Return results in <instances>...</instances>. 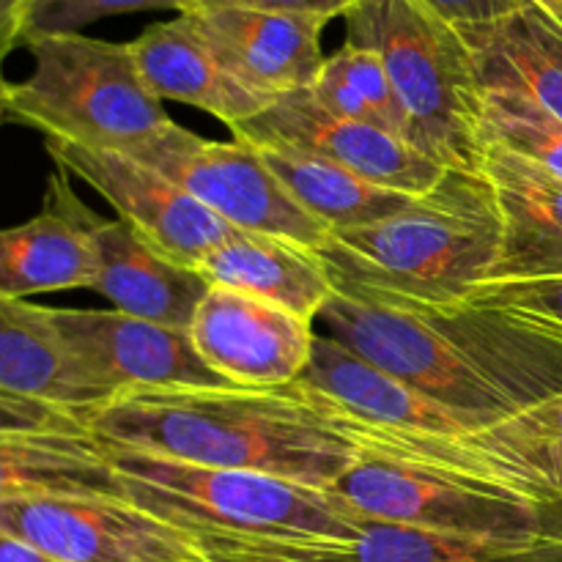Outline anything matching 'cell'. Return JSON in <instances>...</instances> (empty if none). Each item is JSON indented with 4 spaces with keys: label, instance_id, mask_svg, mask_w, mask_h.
Returning a JSON list of instances; mask_svg holds the SVG:
<instances>
[{
    "label": "cell",
    "instance_id": "obj_32",
    "mask_svg": "<svg viewBox=\"0 0 562 562\" xmlns=\"http://www.w3.org/2000/svg\"><path fill=\"white\" fill-rule=\"evenodd\" d=\"M25 3L27 0H0V91L5 88L3 64L11 53L22 44L25 31Z\"/></svg>",
    "mask_w": 562,
    "mask_h": 562
},
{
    "label": "cell",
    "instance_id": "obj_12",
    "mask_svg": "<svg viewBox=\"0 0 562 562\" xmlns=\"http://www.w3.org/2000/svg\"><path fill=\"white\" fill-rule=\"evenodd\" d=\"M49 324L108 398L132 390L236 387L203 362L187 329L121 311L47 307Z\"/></svg>",
    "mask_w": 562,
    "mask_h": 562
},
{
    "label": "cell",
    "instance_id": "obj_18",
    "mask_svg": "<svg viewBox=\"0 0 562 562\" xmlns=\"http://www.w3.org/2000/svg\"><path fill=\"white\" fill-rule=\"evenodd\" d=\"M93 247L91 291L113 302L115 311L190 333L198 305L212 289L195 267L165 256L124 220H102L93 231Z\"/></svg>",
    "mask_w": 562,
    "mask_h": 562
},
{
    "label": "cell",
    "instance_id": "obj_22",
    "mask_svg": "<svg viewBox=\"0 0 562 562\" xmlns=\"http://www.w3.org/2000/svg\"><path fill=\"white\" fill-rule=\"evenodd\" d=\"M0 393L86 412L108 401L49 324L47 307L0 296Z\"/></svg>",
    "mask_w": 562,
    "mask_h": 562
},
{
    "label": "cell",
    "instance_id": "obj_7",
    "mask_svg": "<svg viewBox=\"0 0 562 562\" xmlns=\"http://www.w3.org/2000/svg\"><path fill=\"white\" fill-rule=\"evenodd\" d=\"M126 154L168 176L236 231L280 236L313 250H322L333 234L289 195L258 148L245 140H206L170 121Z\"/></svg>",
    "mask_w": 562,
    "mask_h": 562
},
{
    "label": "cell",
    "instance_id": "obj_9",
    "mask_svg": "<svg viewBox=\"0 0 562 562\" xmlns=\"http://www.w3.org/2000/svg\"><path fill=\"white\" fill-rule=\"evenodd\" d=\"M0 530L55 562H203L195 536L108 494L0 503Z\"/></svg>",
    "mask_w": 562,
    "mask_h": 562
},
{
    "label": "cell",
    "instance_id": "obj_30",
    "mask_svg": "<svg viewBox=\"0 0 562 562\" xmlns=\"http://www.w3.org/2000/svg\"><path fill=\"white\" fill-rule=\"evenodd\" d=\"M355 0H195V11L209 9H261V11H291V14L322 16L333 22L344 16Z\"/></svg>",
    "mask_w": 562,
    "mask_h": 562
},
{
    "label": "cell",
    "instance_id": "obj_11",
    "mask_svg": "<svg viewBox=\"0 0 562 562\" xmlns=\"http://www.w3.org/2000/svg\"><path fill=\"white\" fill-rule=\"evenodd\" d=\"M231 135L250 146L316 154L373 184L406 195H423L450 170L382 126L329 113L311 88L283 93L267 110L234 126Z\"/></svg>",
    "mask_w": 562,
    "mask_h": 562
},
{
    "label": "cell",
    "instance_id": "obj_17",
    "mask_svg": "<svg viewBox=\"0 0 562 562\" xmlns=\"http://www.w3.org/2000/svg\"><path fill=\"white\" fill-rule=\"evenodd\" d=\"M475 170L499 212V252L486 283L562 278V181L494 143H481Z\"/></svg>",
    "mask_w": 562,
    "mask_h": 562
},
{
    "label": "cell",
    "instance_id": "obj_35",
    "mask_svg": "<svg viewBox=\"0 0 562 562\" xmlns=\"http://www.w3.org/2000/svg\"><path fill=\"white\" fill-rule=\"evenodd\" d=\"M541 536L552 538V541L558 543V547L562 549V505H560V508L547 510V514H543V530H541Z\"/></svg>",
    "mask_w": 562,
    "mask_h": 562
},
{
    "label": "cell",
    "instance_id": "obj_14",
    "mask_svg": "<svg viewBox=\"0 0 562 562\" xmlns=\"http://www.w3.org/2000/svg\"><path fill=\"white\" fill-rule=\"evenodd\" d=\"M190 338L209 368L236 387L269 390L300 382L313 355V322L212 285L198 305Z\"/></svg>",
    "mask_w": 562,
    "mask_h": 562
},
{
    "label": "cell",
    "instance_id": "obj_8",
    "mask_svg": "<svg viewBox=\"0 0 562 562\" xmlns=\"http://www.w3.org/2000/svg\"><path fill=\"white\" fill-rule=\"evenodd\" d=\"M333 492L362 519L477 538H538L543 510L510 494L362 456Z\"/></svg>",
    "mask_w": 562,
    "mask_h": 562
},
{
    "label": "cell",
    "instance_id": "obj_15",
    "mask_svg": "<svg viewBox=\"0 0 562 562\" xmlns=\"http://www.w3.org/2000/svg\"><path fill=\"white\" fill-rule=\"evenodd\" d=\"M192 25L231 77L267 99L316 82L324 55L322 16L261 9L192 11Z\"/></svg>",
    "mask_w": 562,
    "mask_h": 562
},
{
    "label": "cell",
    "instance_id": "obj_28",
    "mask_svg": "<svg viewBox=\"0 0 562 562\" xmlns=\"http://www.w3.org/2000/svg\"><path fill=\"white\" fill-rule=\"evenodd\" d=\"M467 302L508 313V316L562 340V278L525 280V283H483L472 291Z\"/></svg>",
    "mask_w": 562,
    "mask_h": 562
},
{
    "label": "cell",
    "instance_id": "obj_3",
    "mask_svg": "<svg viewBox=\"0 0 562 562\" xmlns=\"http://www.w3.org/2000/svg\"><path fill=\"white\" fill-rule=\"evenodd\" d=\"M104 450L121 481V497L190 536L344 541L362 521L333 488L159 459L108 442Z\"/></svg>",
    "mask_w": 562,
    "mask_h": 562
},
{
    "label": "cell",
    "instance_id": "obj_1",
    "mask_svg": "<svg viewBox=\"0 0 562 562\" xmlns=\"http://www.w3.org/2000/svg\"><path fill=\"white\" fill-rule=\"evenodd\" d=\"M115 448L333 488L360 459L302 382L285 387L132 390L80 412Z\"/></svg>",
    "mask_w": 562,
    "mask_h": 562
},
{
    "label": "cell",
    "instance_id": "obj_23",
    "mask_svg": "<svg viewBox=\"0 0 562 562\" xmlns=\"http://www.w3.org/2000/svg\"><path fill=\"white\" fill-rule=\"evenodd\" d=\"M49 494L121 497L102 439L91 431L0 428V503Z\"/></svg>",
    "mask_w": 562,
    "mask_h": 562
},
{
    "label": "cell",
    "instance_id": "obj_34",
    "mask_svg": "<svg viewBox=\"0 0 562 562\" xmlns=\"http://www.w3.org/2000/svg\"><path fill=\"white\" fill-rule=\"evenodd\" d=\"M538 415H541L543 426H547L549 442H552L554 459H558L560 475H562V395H558L554 401H549L547 406H541Z\"/></svg>",
    "mask_w": 562,
    "mask_h": 562
},
{
    "label": "cell",
    "instance_id": "obj_36",
    "mask_svg": "<svg viewBox=\"0 0 562 562\" xmlns=\"http://www.w3.org/2000/svg\"><path fill=\"white\" fill-rule=\"evenodd\" d=\"M532 3H536L538 9L547 11L554 22H560L562 25V0H532Z\"/></svg>",
    "mask_w": 562,
    "mask_h": 562
},
{
    "label": "cell",
    "instance_id": "obj_26",
    "mask_svg": "<svg viewBox=\"0 0 562 562\" xmlns=\"http://www.w3.org/2000/svg\"><path fill=\"white\" fill-rule=\"evenodd\" d=\"M137 11H176L192 14L195 0H27L22 47L33 38L82 33V27L104 16L137 14Z\"/></svg>",
    "mask_w": 562,
    "mask_h": 562
},
{
    "label": "cell",
    "instance_id": "obj_2",
    "mask_svg": "<svg viewBox=\"0 0 562 562\" xmlns=\"http://www.w3.org/2000/svg\"><path fill=\"white\" fill-rule=\"evenodd\" d=\"M322 258L335 285L387 305L450 307L492 278L499 252L494 190L477 170L450 168L401 212L333 231Z\"/></svg>",
    "mask_w": 562,
    "mask_h": 562
},
{
    "label": "cell",
    "instance_id": "obj_29",
    "mask_svg": "<svg viewBox=\"0 0 562 562\" xmlns=\"http://www.w3.org/2000/svg\"><path fill=\"white\" fill-rule=\"evenodd\" d=\"M0 428L25 431H88L80 412L0 393Z\"/></svg>",
    "mask_w": 562,
    "mask_h": 562
},
{
    "label": "cell",
    "instance_id": "obj_16",
    "mask_svg": "<svg viewBox=\"0 0 562 562\" xmlns=\"http://www.w3.org/2000/svg\"><path fill=\"white\" fill-rule=\"evenodd\" d=\"M102 217L77 198L71 176L47 179L36 217L0 231V296L27 300L53 291L91 289L97 278L93 231Z\"/></svg>",
    "mask_w": 562,
    "mask_h": 562
},
{
    "label": "cell",
    "instance_id": "obj_10",
    "mask_svg": "<svg viewBox=\"0 0 562 562\" xmlns=\"http://www.w3.org/2000/svg\"><path fill=\"white\" fill-rule=\"evenodd\" d=\"M203 562H562L552 538H477L362 519L333 538L195 536Z\"/></svg>",
    "mask_w": 562,
    "mask_h": 562
},
{
    "label": "cell",
    "instance_id": "obj_25",
    "mask_svg": "<svg viewBox=\"0 0 562 562\" xmlns=\"http://www.w3.org/2000/svg\"><path fill=\"white\" fill-rule=\"evenodd\" d=\"M481 143H494L562 181V121L514 91H486Z\"/></svg>",
    "mask_w": 562,
    "mask_h": 562
},
{
    "label": "cell",
    "instance_id": "obj_13",
    "mask_svg": "<svg viewBox=\"0 0 562 562\" xmlns=\"http://www.w3.org/2000/svg\"><path fill=\"white\" fill-rule=\"evenodd\" d=\"M44 146L55 168L86 181L115 209L119 220L173 261L198 267L234 231L168 176L130 154L64 140H44Z\"/></svg>",
    "mask_w": 562,
    "mask_h": 562
},
{
    "label": "cell",
    "instance_id": "obj_31",
    "mask_svg": "<svg viewBox=\"0 0 562 562\" xmlns=\"http://www.w3.org/2000/svg\"><path fill=\"white\" fill-rule=\"evenodd\" d=\"M434 14L448 20L456 27L488 25L494 20H503L510 11L519 9L525 0H423Z\"/></svg>",
    "mask_w": 562,
    "mask_h": 562
},
{
    "label": "cell",
    "instance_id": "obj_24",
    "mask_svg": "<svg viewBox=\"0 0 562 562\" xmlns=\"http://www.w3.org/2000/svg\"><path fill=\"white\" fill-rule=\"evenodd\" d=\"M256 148L289 195L329 231L376 223L406 209L417 198L373 184L316 154L294 151V148Z\"/></svg>",
    "mask_w": 562,
    "mask_h": 562
},
{
    "label": "cell",
    "instance_id": "obj_19",
    "mask_svg": "<svg viewBox=\"0 0 562 562\" xmlns=\"http://www.w3.org/2000/svg\"><path fill=\"white\" fill-rule=\"evenodd\" d=\"M126 44L143 80L159 102L173 99L190 104L220 119L228 130L245 124L274 102L245 88L225 71V66L214 58L209 44L192 25L190 14L154 22L135 42Z\"/></svg>",
    "mask_w": 562,
    "mask_h": 562
},
{
    "label": "cell",
    "instance_id": "obj_21",
    "mask_svg": "<svg viewBox=\"0 0 562 562\" xmlns=\"http://www.w3.org/2000/svg\"><path fill=\"white\" fill-rule=\"evenodd\" d=\"M486 91H514L562 121V25L532 0L488 25L459 27Z\"/></svg>",
    "mask_w": 562,
    "mask_h": 562
},
{
    "label": "cell",
    "instance_id": "obj_6",
    "mask_svg": "<svg viewBox=\"0 0 562 562\" xmlns=\"http://www.w3.org/2000/svg\"><path fill=\"white\" fill-rule=\"evenodd\" d=\"M318 318L327 324L329 338L448 409L486 423H514L530 415L477 373L415 311L366 300L335 285Z\"/></svg>",
    "mask_w": 562,
    "mask_h": 562
},
{
    "label": "cell",
    "instance_id": "obj_27",
    "mask_svg": "<svg viewBox=\"0 0 562 562\" xmlns=\"http://www.w3.org/2000/svg\"><path fill=\"white\" fill-rule=\"evenodd\" d=\"M327 64L355 88L357 97L366 104L371 124L382 126V130L393 132V135L404 137V140L409 143L406 113L404 108H401L398 93H395L393 82H390L387 71H384L376 53L344 42V47L335 49L333 55H327Z\"/></svg>",
    "mask_w": 562,
    "mask_h": 562
},
{
    "label": "cell",
    "instance_id": "obj_37",
    "mask_svg": "<svg viewBox=\"0 0 562 562\" xmlns=\"http://www.w3.org/2000/svg\"><path fill=\"white\" fill-rule=\"evenodd\" d=\"M5 91V88H3ZM3 91H0V124H3L5 121V104H3Z\"/></svg>",
    "mask_w": 562,
    "mask_h": 562
},
{
    "label": "cell",
    "instance_id": "obj_4",
    "mask_svg": "<svg viewBox=\"0 0 562 562\" xmlns=\"http://www.w3.org/2000/svg\"><path fill=\"white\" fill-rule=\"evenodd\" d=\"M346 44L379 55L409 124V143L442 168L475 170L486 88L459 27L423 0H355Z\"/></svg>",
    "mask_w": 562,
    "mask_h": 562
},
{
    "label": "cell",
    "instance_id": "obj_20",
    "mask_svg": "<svg viewBox=\"0 0 562 562\" xmlns=\"http://www.w3.org/2000/svg\"><path fill=\"white\" fill-rule=\"evenodd\" d=\"M195 269L209 285L272 302L313 324L335 291L322 252L250 231H231Z\"/></svg>",
    "mask_w": 562,
    "mask_h": 562
},
{
    "label": "cell",
    "instance_id": "obj_33",
    "mask_svg": "<svg viewBox=\"0 0 562 562\" xmlns=\"http://www.w3.org/2000/svg\"><path fill=\"white\" fill-rule=\"evenodd\" d=\"M0 562H55L44 552H38L36 547L25 543L22 538L9 536V532L0 530Z\"/></svg>",
    "mask_w": 562,
    "mask_h": 562
},
{
    "label": "cell",
    "instance_id": "obj_5",
    "mask_svg": "<svg viewBox=\"0 0 562 562\" xmlns=\"http://www.w3.org/2000/svg\"><path fill=\"white\" fill-rule=\"evenodd\" d=\"M25 47L33 69L25 80L5 82V121L42 132L44 140L126 154L173 121L143 80L130 44L64 33Z\"/></svg>",
    "mask_w": 562,
    "mask_h": 562
}]
</instances>
